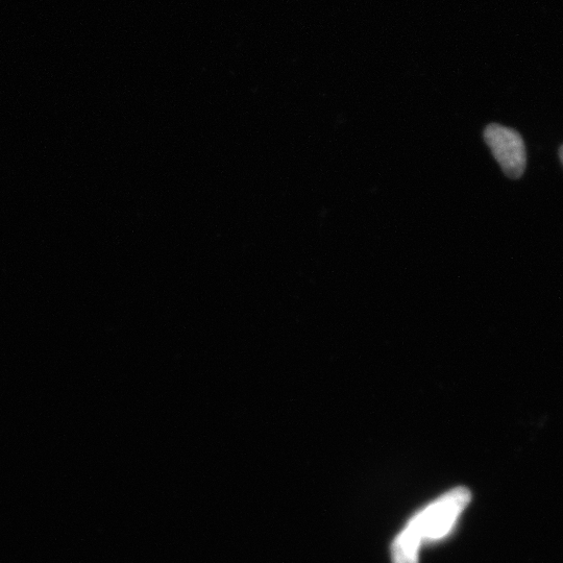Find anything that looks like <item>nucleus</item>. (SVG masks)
Wrapping results in <instances>:
<instances>
[{"label": "nucleus", "mask_w": 563, "mask_h": 563, "mask_svg": "<svg viewBox=\"0 0 563 563\" xmlns=\"http://www.w3.org/2000/svg\"><path fill=\"white\" fill-rule=\"evenodd\" d=\"M471 500L472 494L468 488L456 487L415 514L407 527L421 538L422 543L440 540L451 532Z\"/></svg>", "instance_id": "f257e3e1"}, {"label": "nucleus", "mask_w": 563, "mask_h": 563, "mask_svg": "<svg viewBox=\"0 0 563 563\" xmlns=\"http://www.w3.org/2000/svg\"><path fill=\"white\" fill-rule=\"evenodd\" d=\"M484 140L505 176L512 180L522 178L527 167L526 145L522 135L517 130L492 124L484 130Z\"/></svg>", "instance_id": "f03ea898"}, {"label": "nucleus", "mask_w": 563, "mask_h": 563, "mask_svg": "<svg viewBox=\"0 0 563 563\" xmlns=\"http://www.w3.org/2000/svg\"><path fill=\"white\" fill-rule=\"evenodd\" d=\"M421 544V538L406 526L391 547L393 563H419Z\"/></svg>", "instance_id": "7ed1b4c3"}, {"label": "nucleus", "mask_w": 563, "mask_h": 563, "mask_svg": "<svg viewBox=\"0 0 563 563\" xmlns=\"http://www.w3.org/2000/svg\"><path fill=\"white\" fill-rule=\"evenodd\" d=\"M559 159L563 165V144L559 148Z\"/></svg>", "instance_id": "20e7f679"}]
</instances>
